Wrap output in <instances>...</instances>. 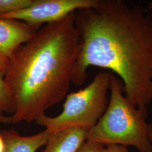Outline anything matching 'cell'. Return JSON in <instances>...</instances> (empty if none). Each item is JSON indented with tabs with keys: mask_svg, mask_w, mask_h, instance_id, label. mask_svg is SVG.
I'll return each mask as SVG.
<instances>
[{
	"mask_svg": "<svg viewBox=\"0 0 152 152\" xmlns=\"http://www.w3.org/2000/svg\"><path fill=\"white\" fill-rule=\"evenodd\" d=\"M82 46L72 83L81 85L87 70L95 66L113 71L123 92L147 119L152 102V12L122 0H99L94 7L75 12Z\"/></svg>",
	"mask_w": 152,
	"mask_h": 152,
	"instance_id": "obj_1",
	"label": "cell"
},
{
	"mask_svg": "<svg viewBox=\"0 0 152 152\" xmlns=\"http://www.w3.org/2000/svg\"><path fill=\"white\" fill-rule=\"evenodd\" d=\"M75 12L39 28L9 59L5 81L15 107L12 124L31 123L67 95L82 46Z\"/></svg>",
	"mask_w": 152,
	"mask_h": 152,
	"instance_id": "obj_2",
	"label": "cell"
},
{
	"mask_svg": "<svg viewBox=\"0 0 152 152\" xmlns=\"http://www.w3.org/2000/svg\"><path fill=\"white\" fill-rule=\"evenodd\" d=\"M123 89L122 80L112 75L108 106L98 122L88 130L87 140L104 145H132L140 152H152L146 119L123 96Z\"/></svg>",
	"mask_w": 152,
	"mask_h": 152,
	"instance_id": "obj_3",
	"label": "cell"
},
{
	"mask_svg": "<svg viewBox=\"0 0 152 152\" xmlns=\"http://www.w3.org/2000/svg\"><path fill=\"white\" fill-rule=\"evenodd\" d=\"M112 73L100 72L87 86L66 96L63 112L51 117L45 113L34 120L38 125L50 131L61 130L72 127L90 130L103 115L108 106L107 94Z\"/></svg>",
	"mask_w": 152,
	"mask_h": 152,
	"instance_id": "obj_4",
	"label": "cell"
},
{
	"mask_svg": "<svg viewBox=\"0 0 152 152\" xmlns=\"http://www.w3.org/2000/svg\"><path fill=\"white\" fill-rule=\"evenodd\" d=\"M99 0H37L27 8L0 15V19L25 22L39 29L43 23H51L77 10L94 7Z\"/></svg>",
	"mask_w": 152,
	"mask_h": 152,
	"instance_id": "obj_5",
	"label": "cell"
},
{
	"mask_svg": "<svg viewBox=\"0 0 152 152\" xmlns=\"http://www.w3.org/2000/svg\"><path fill=\"white\" fill-rule=\"evenodd\" d=\"M38 29L25 22L0 19V58L9 60L15 50L32 38Z\"/></svg>",
	"mask_w": 152,
	"mask_h": 152,
	"instance_id": "obj_6",
	"label": "cell"
},
{
	"mask_svg": "<svg viewBox=\"0 0 152 152\" xmlns=\"http://www.w3.org/2000/svg\"><path fill=\"white\" fill-rule=\"evenodd\" d=\"M88 129L72 127L51 131L46 147L41 152H77L87 140Z\"/></svg>",
	"mask_w": 152,
	"mask_h": 152,
	"instance_id": "obj_7",
	"label": "cell"
},
{
	"mask_svg": "<svg viewBox=\"0 0 152 152\" xmlns=\"http://www.w3.org/2000/svg\"><path fill=\"white\" fill-rule=\"evenodd\" d=\"M1 133L5 143V152H36L46 144L51 131L45 129L30 136H21L12 129L3 130Z\"/></svg>",
	"mask_w": 152,
	"mask_h": 152,
	"instance_id": "obj_8",
	"label": "cell"
},
{
	"mask_svg": "<svg viewBox=\"0 0 152 152\" xmlns=\"http://www.w3.org/2000/svg\"><path fill=\"white\" fill-rule=\"evenodd\" d=\"M6 70L0 69V112L14 114L15 107L10 90L5 81Z\"/></svg>",
	"mask_w": 152,
	"mask_h": 152,
	"instance_id": "obj_9",
	"label": "cell"
},
{
	"mask_svg": "<svg viewBox=\"0 0 152 152\" xmlns=\"http://www.w3.org/2000/svg\"><path fill=\"white\" fill-rule=\"evenodd\" d=\"M37 0H0V15L27 8Z\"/></svg>",
	"mask_w": 152,
	"mask_h": 152,
	"instance_id": "obj_10",
	"label": "cell"
},
{
	"mask_svg": "<svg viewBox=\"0 0 152 152\" xmlns=\"http://www.w3.org/2000/svg\"><path fill=\"white\" fill-rule=\"evenodd\" d=\"M104 147L102 144L87 140L77 152H100Z\"/></svg>",
	"mask_w": 152,
	"mask_h": 152,
	"instance_id": "obj_11",
	"label": "cell"
},
{
	"mask_svg": "<svg viewBox=\"0 0 152 152\" xmlns=\"http://www.w3.org/2000/svg\"><path fill=\"white\" fill-rule=\"evenodd\" d=\"M100 152H129V151L126 146L118 144H112L107 145L106 148L104 147Z\"/></svg>",
	"mask_w": 152,
	"mask_h": 152,
	"instance_id": "obj_12",
	"label": "cell"
},
{
	"mask_svg": "<svg viewBox=\"0 0 152 152\" xmlns=\"http://www.w3.org/2000/svg\"><path fill=\"white\" fill-rule=\"evenodd\" d=\"M0 124H4L6 125L12 124L11 117L5 116L0 112Z\"/></svg>",
	"mask_w": 152,
	"mask_h": 152,
	"instance_id": "obj_13",
	"label": "cell"
},
{
	"mask_svg": "<svg viewBox=\"0 0 152 152\" xmlns=\"http://www.w3.org/2000/svg\"><path fill=\"white\" fill-rule=\"evenodd\" d=\"M147 135H148V138L149 140L152 144V123L148 124Z\"/></svg>",
	"mask_w": 152,
	"mask_h": 152,
	"instance_id": "obj_14",
	"label": "cell"
},
{
	"mask_svg": "<svg viewBox=\"0 0 152 152\" xmlns=\"http://www.w3.org/2000/svg\"><path fill=\"white\" fill-rule=\"evenodd\" d=\"M5 143L3 136L0 132V152H5Z\"/></svg>",
	"mask_w": 152,
	"mask_h": 152,
	"instance_id": "obj_15",
	"label": "cell"
},
{
	"mask_svg": "<svg viewBox=\"0 0 152 152\" xmlns=\"http://www.w3.org/2000/svg\"><path fill=\"white\" fill-rule=\"evenodd\" d=\"M8 61L9 60H6L5 59L0 58V69L6 70L7 66Z\"/></svg>",
	"mask_w": 152,
	"mask_h": 152,
	"instance_id": "obj_16",
	"label": "cell"
},
{
	"mask_svg": "<svg viewBox=\"0 0 152 152\" xmlns=\"http://www.w3.org/2000/svg\"><path fill=\"white\" fill-rule=\"evenodd\" d=\"M146 8H147L148 10H149V11L152 12V2H149V3L147 4V6Z\"/></svg>",
	"mask_w": 152,
	"mask_h": 152,
	"instance_id": "obj_17",
	"label": "cell"
}]
</instances>
